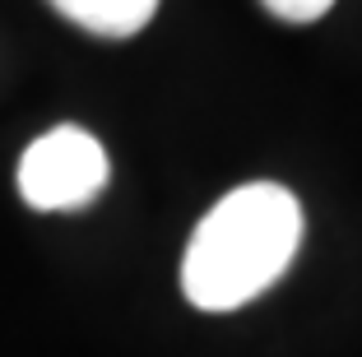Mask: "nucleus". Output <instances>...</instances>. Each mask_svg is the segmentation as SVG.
Segmentation results:
<instances>
[{
	"instance_id": "4",
	"label": "nucleus",
	"mask_w": 362,
	"mask_h": 357,
	"mask_svg": "<svg viewBox=\"0 0 362 357\" xmlns=\"http://www.w3.org/2000/svg\"><path fill=\"white\" fill-rule=\"evenodd\" d=\"M334 0H265V10L269 14H279V19H288V23H311V19H320V14L330 10Z\"/></svg>"
},
{
	"instance_id": "2",
	"label": "nucleus",
	"mask_w": 362,
	"mask_h": 357,
	"mask_svg": "<svg viewBox=\"0 0 362 357\" xmlns=\"http://www.w3.org/2000/svg\"><path fill=\"white\" fill-rule=\"evenodd\" d=\"M107 148L84 126H56L19 158V195L33 209H79L107 186Z\"/></svg>"
},
{
	"instance_id": "3",
	"label": "nucleus",
	"mask_w": 362,
	"mask_h": 357,
	"mask_svg": "<svg viewBox=\"0 0 362 357\" xmlns=\"http://www.w3.org/2000/svg\"><path fill=\"white\" fill-rule=\"evenodd\" d=\"M52 5L93 37H135L158 10V0H52Z\"/></svg>"
},
{
	"instance_id": "1",
	"label": "nucleus",
	"mask_w": 362,
	"mask_h": 357,
	"mask_svg": "<svg viewBox=\"0 0 362 357\" xmlns=\"http://www.w3.org/2000/svg\"><path fill=\"white\" fill-rule=\"evenodd\" d=\"M298 246V195L274 181H246L200 218L181 260V288L200 311H237L284 279Z\"/></svg>"
}]
</instances>
